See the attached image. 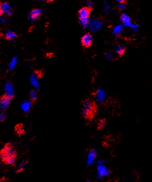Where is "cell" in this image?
I'll list each match as a JSON object with an SVG mask.
<instances>
[{
    "mask_svg": "<svg viewBox=\"0 0 152 182\" xmlns=\"http://www.w3.org/2000/svg\"><path fill=\"white\" fill-rule=\"evenodd\" d=\"M27 161H24L20 165V166L18 168H17V171H16V173H21V172H22L24 170H25L26 165H27Z\"/></svg>",
    "mask_w": 152,
    "mask_h": 182,
    "instance_id": "cell-18",
    "label": "cell"
},
{
    "mask_svg": "<svg viewBox=\"0 0 152 182\" xmlns=\"http://www.w3.org/2000/svg\"><path fill=\"white\" fill-rule=\"evenodd\" d=\"M90 15V10L88 9L87 7H83L79 11L78 15L80 20L88 18Z\"/></svg>",
    "mask_w": 152,
    "mask_h": 182,
    "instance_id": "cell-5",
    "label": "cell"
},
{
    "mask_svg": "<svg viewBox=\"0 0 152 182\" xmlns=\"http://www.w3.org/2000/svg\"><path fill=\"white\" fill-rule=\"evenodd\" d=\"M42 14V11L40 9H35L33 10H32L31 11V13L29 14V18L31 20L34 21L35 20H37L38 17L41 16Z\"/></svg>",
    "mask_w": 152,
    "mask_h": 182,
    "instance_id": "cell-7",
    "label": "cell"
},
{
    "mask_svg": "<svg viewBox=\"0 0 152 182\" xmlns=\"http://www.w3.org/2000/svg\"><path fill=\"white\" fill-rule=\"evenodd\" d=\"M17 152L11 143H8L0 150V159L5 165H15Z\"/></svg>",
    "mask_w": 152,
    "mask_h": 182,
    "instance_id": "cell-1",
    "label": "cell"
},
{
    "mask_svg": "<svg viewBox=\"0 0 152 182\" xmlns=\"http://www.w3.org/2000/svg\"><path fill=\"white\" fill-rule=\"evenodd\" d=\"M90 29L92 31H96L101 28V22L98 20H93L90 23Z\"/></svg>",
    "mask_w": 152,
    "mask_h": 182,
    "instance_id": "cell-8",
    "label": "cell"
},
{
    "mask_svg": "<svg viewBox=\"0 0 152 182\" xmlns=\"http://www.w3.org/2000/svg\"><path fill=\"white\" fill-rule=\"evenodd\" d=\"M11 97L8 95H4L0 97V109L2 110L7 109L11 103Z\"/></svg>",
    "mask_w": 152,
    "mask_h": 182,
    "instance_id": "cell-4",
    "label": "cell"
},
{
    "mask_svg": "<svg viewBox=\"0 0 152 182\" xmlns=\"http://www.w3.org/2000/svg\"><path fill=\"white\" fill-rule=\"evenodd\" d=\"M82 46L85 48L90 47L93 43V36L89 33H85V35L83 36L81 40Z\"/></svg>",
    "mask_w": 152,
    "mask_h": 182,
    "instance_id": "cell-3",
    "label": "cell"
},
{
    "mask_svg": "<svg viewBox=\"0 0 152 182\" xmlns=\"http://www.w3.org/2000/svg\"><path fill=\"white\" fill-rule=\"evenodd\" d=\"M122 30V25L117 26V27H115V29H114V30H113L114 34L119 35V33H121Z\"/></svg>",
    "mask_w": 152,
    "mask_h": 182,
    "instance_id": "cell-19",
    "label": "cell"
},
{
    "mask_svg": "<svg viewBox=\"0 0 152 182\" xmlns=\"http://www.w3.org/2000/svg\"><path fill=\"white\" fill-rule=\"evenodd\" d=\"M106 57L107 59L108 60H112L113 58V54H112L111 51H108V52H106L105 54Z\"/></svg>",
    "mask_w": 152,
    "mask_h": 182,
    "instance_id": "cell-20",
    "label": "cell"
},
{
    "mask_svg": "<svg viewBox=\"0 0 152 182\" xmlns=\"http://www.w3.org/2000/svg\"><path fill=\"white\" fill-rule=\"evenodd\" d=\"M121 20L122 22L124 25L127 26V27H131V18H130L129 16H128L127 14L123 13L121 15Z\"/></svg>",
    "mask_w": 152,
    "mask_h": 182,
    "instance_id": "cell-11",
    "label": "cell"
},
{
    "mask_svg": "<svg viewBox=\"0 0 152 182\" xmlns=\"http://www.w3.org/2000/svg\"><path fill=\"white\" fill-rule=\"evenodd\" d=\"M131 27L132 28V29H134V31H138V30H139V28H140L139 25H131Z\"/></svg>",
    "mask_w": 152,
    "mask_h": 182,
    "instance_id": "cell-22",
    "label": "cell"
},
{
    "mask_svg": "<svg viewBox=\"0 0 152 182\" xmlns=\"http://www.w3.org/2000/svg\"><path fill=\"white\" fill-rule=\"evenodd\" d=\"M97 173L99 175V177H103L104 176L109 175L110 174V171L106 167L105 165L102 164H99L97 166Z\"/></svg>",
    "mask_w": 152,
    "mask_h": 182,
    "instance_id": "cell-6",
    "label": "cell"
},
{
    "mask_svg": "<svg viewBox=\"0 0 152 182\" xmlns=\"http://www.w3.org/2000/svg\"><path fill=\"white\" fill-rule=\"evenodd\" d=\"M93 1H88V3H87V8H88V9L91 10L92 9H93Z\"/></svg>",
    "mask_w": 152,
    "mask_h": 182,
    "instance_id": "cell-21",
    "label": "cell"
},
{
    "mask_svg": "<svg viewBox=\"0 0 152 182\" xmlns=\"http://www.w3.org/2000/svg\"><path fill=\"white\" fill-rule=\"evenodd\" d=\"M17 37V35L16 34L15 32H13L12 31H7L4 34L5 39L8 40V41L14 40V39H15Z\"/></svg>",
    "mask_w": 152,
    "mask_h": 182,
    "instance_id": "cell-14",
    "label": "cell"
},
{
    "mask_svg": "<svg viewBox=\"0 0 152 182\" xmlns=\"http://www.w3.org/2000/svg\"><path fill=\"white\" fill-rule=\"evenodd\" d=\"M96 157H97V152L95 149H93L90 152L88 157V164L90 165L93 163L96 159Z\"/></svg>",
    "mask_w": 152,
    "mask_h": 182,
    "instance_id": "cell-12",
    "label": "cell"
},
{
    "mask_svg": "<svg viewBox=\"0 0 152 182\" xmlns=\"http://www.w3.org/2000/svg\"><path fill=\"white\" fill-rule=\"evenodd\" d=\"M80 23H81V25L83 26L84 29H86V28L89 26V19L86 18V19L80 20Z\"/></svg>",
    "mask_w": 152,
    "mask_h": 182,
    "instance_id": "cell-16",
    "label": "cell"
},
{
    "mask_svg": "<svg viewBox=\"0 0 152 182\" xmlns=\"http://www.w3.org/2000/svg\"><path fill=\"white\" fill-rule=\"evenodd\" d=\"M105 125V121L104 120H101L99 123V128H103Z\"/></svg>",
    "mask_w": 152,
    "mask_h": 182,
    "instance_id": "cell-23",
    "label": "cell"
},
{
    "mask_svg": "<svg viewBox=\"0 0 152 182\" xmlns=\"http://www.w3.org/2000/svg\"><path fill=\"white\" fill-rule=\"evenodd\" d=\"M82 113L85 118L93 119L96 113V106L95 104L90 100L83 101Z\"/></svg>",
    "mask_w": 152,
    "mask_h": 182,
    "instance_id": "cell-2",
    "label": "cell"
},
{
    "mask_svg": "<svg viewBox=\"0 0 152 182\" xmlns=\"http://www.w3.org/2000/svg\"><path fill=\"white\" fill-rule=\"evenodd\" d=\"M1 9L3 10L4 13H7L8 15H11L13 13V9H12L11 6L7 2L1 4Z\"/></svg>",
    "mask_w": 152,
    "mask_h": 182,
    "instance_id": "cell-9",
    "label": "cell"
},
{
    "mask_svg": "<svg viewBox=\"0 0 152 182\" xmlns=\"http://www.w3.org/2000/svg\"><path fill=\"white\" fill-rule=\"evenodd\" d=\"M126 51V48L124 46L122 45H117L115 47V52L119 57H122Z\"/></svg>",
    "mask_w": 152,
    "mask_h": 182,
    "instance_id": "cell-10",
    "label": "cell"
},
{
    "mask_svg": "<svg viewBox=\"0 0 152 182\" xmlns=\"http://www.w3.org/2000/svg\"><path fill=\"white\" fill-rule=\"evenodd\" d=\"M15 133H17V135H18L19 136H22L25 133V129H24L23 125H22V124H19V125H17L15 126Z\"/></svg>",
    "mask_w": 152,
    "mask_h": 182,
    "instance_id": "cell-13",
    "label": "cell"
},
{
    "mask_svg": "<svg viewBox=\"0 0 152 182\" xmlns=\"http://www.w3.org/2000/svg\"><path fill=\"white\" fill-rule=\"evenodd\" d=\"M31 94V97H33V99L35 100V98H36V93H35V91H32Z\"/></svg>",
    "mask_w": 152,
    "mask_h": 182,
    "instance_id": "cell-24",
    "label": "cell"
},
{
    "mask_svg": "<svg viewBox=\"0 0 152 182\" xmlns=\"http://www.w3.org/2000/svg\"><path fill=\"white\" fill-rule=\"evenodd\" d=\"M106 97V94L102 90L99 89L97 92V100L98 102L103 100Z\"/></svg>",
    "mask_w": 152,
    "mask_h": 182,
    "instance_id": "cell-15",
    "label": "cell"
},
{
    "mask_svg": "<svg viewBox=\"0 0 152 182\" xmlns=\"http://www.w3.org/2000/svg\"><path fill=\"white\" fill-rule=\"evenodd\" d=\"M5 178L4 177H2V178H0V182H2L3 181H4Z\"/></svg>",
    "mask_w": 152,
    "mask_h": 182,
    "instance_id": "cell-26",
    "label": "cell"
},
{
    "mask_svg": "<svg viewBox=\"0 0 152 182\" xmlns=\"http://www.w3.org/2000/svg\"><path fill=\"white\" fill-rule=\"evenodd\" d=\"M119 4H118V7H119V9L120 11H124L125 10L126 7H127V2L124 1H122V0H119Z\"/></svg>",
    "mask_w": 152,
    "mask_h": 182,
    "instance_id": "cell-17",
    "label": "cell"
},
{
    "mask_svg": "<svg viewBox=\"0 0 152 182\" xmlns=\"http://www.w3.org/2000/svg\"><path fill=\"white\" fill-rule=\"evenodd\" d=\"M3 13H4V12H3L2 9H1V1H0V17L3 15Z\"/></svg>",
    "mask_w": 152,
    "mask_h": 182,
    "instance_id": "cell-25",
    "label": "cell"
}]
</instances>
